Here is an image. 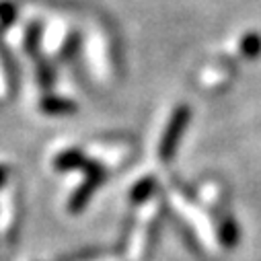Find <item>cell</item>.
<instances>
[{
	"mask_svg": "<svg viewBox=\"0 0 261 261\" xmlns=\"http://www.w3.org/2000/svg\"><path fill=\"white\" fill-rule=\"evenodd\" d=\"M85 173H87L85 181H83L81 187L72 193V198H70V202H68V212H70V214H79V212H83L85 206L91 202L95 189L107 179L105 169H103L99 163H93V161H89V163L85 165Z\"/></svg>",
	"mask_w": 261,
	"mask_h": 261,
	"instance_id": "2",
	"label": "cell"
},
{
	"mask_svg": "<svg viewBox=\"0 0 261 261\" xmlns=\"http://www.w3.org/2000/svg\"><path fill=\"white\" fill-rule=\"evenodd\" d=\"M39 107L43 113L47 115H70L76 111V105L68 99H64V97H56V95H45L41 97L39 101Z\"/></svg>",
	"mask_w": 261,
	"mask_h": 261,
	"instance_id": "3",
	"label": "cell"
},
{
	"mask_svg": "<svg viewBox=\"0 0 261 261\" xmlns=\"http://www.w3.org/2000/svg\"><path fill=\"white\" fill-rule=\"evenodd\" d=\"M239 54L243 58H257L261 54V35L259 33H245L239 41Z\"/></svg>",
	"mask_w": 261,
	"mask_h": 261,
	"instance_id": "5",
	"label": "cell"
},
{
	"mask_svg": "<svg viewBox=\"0 0 261 261\" xmlns=\"http://www.w3.org/2000/svg\"><path fill=\"white\" fill-rule=\"evenodd\" d=\"M37 74H39V83H41L43 87H49V85L54 83V72H51V68L47 66V64H41Z\"/></svg>",
	"mask_w": 261,
	"mask_h": 261,
	"instance_id": "9",
	"label": "cell"
},
{
	"mask_svg": "<svg viewBox=\"0 0 261 261\" xmlns=\"http://www.w3.org/2000/svg\"><path fill=\"white\" fill-rule=\"evenodd\" d=\"M152 191H154V179L152 177H144L132 187V191H129V202L132 204H142V202H146L150 198Z\"/></svg>",
	"mask_w": 261,
	"mask_h": 261,
	"instance_id": "6",
	"label": "cell"
},
{
	"mask_svg": "<svg viewBox=\"0 0 261 261\" xmlns=\"http://www.w3.org/2000/svg\"><path fill=\"white\" fill-rule=\"evenodd\" d=\"M7 179H9V169L5 165H0V187L7 183Z\"/></svg>",
	"mask_w": 261,
	"mask_h": 261,
	"instance_id": "10",
	"label": "cell"
},
{
	"mask_svg": "<svg viewBox=\"0 0 261 261\" xmlns=\"http://www.w3.org/2000/svg\"><path fill=\"white\" fill-rule=\"evenodd\" d=\"M39 39H41V27H39V25H31V27H29V33H27V37H25V49H27L31 56H35V51H37Z\"/></svg>",
	"mask_w": 261,
	"mask_h": 261,
	"instance_id": "8",
	"label": "cell"
},
{
	"mask_svg": "<svg viewBox=\"0 0 261 261\" xmlns=\"http://www.w3.org/2000/svg\"><path fill=\"white\" fill-rule=\"evenodd\" d=\"M189 119H191V107L179 105L173 111V115H171V119L165 127V132L161 136V144H159V156H161L163 163H169L175 156L177 146L181 142V136L185 132V127L189 125Z\"/></svg>",
	"mask_w": 261,
	"mask_h": 261,
	"instance_id": "1",
	"label": "cell"
},
{
	"mask_svg": "<svg viewBox=\"0 0 261 261\" xmlns=\"http://www.w3.org/2000/svg\"><path fill=\"white\" fill-rule=\"evenodd\" d=\"M87 163H89V161L85 159V154H83L81 150L70 148V150H64L62 154L56 156L54 167H56L58 171H62V173H66V171H74V169H85Z\"/></svg>",
	"mask_w": 261,
	"mask_h": 261,
	"instance_id": "4",
	"label": "cell"
},
{
	"mask_svg": "<svg viewBox=\"0 0 261 261\" xmlns=\"http://www.w3.org/2000/svg\"><path fill=\"white\" fill-rule=\"evenodd\" d=\"M17 19V9L13 3H0V27L7 29Z\"/></svg>",
	"mask_w": 261,
	"mask_h": 261,
	"instance_id": "7",
	"label": "cell"
}]
</instances>
